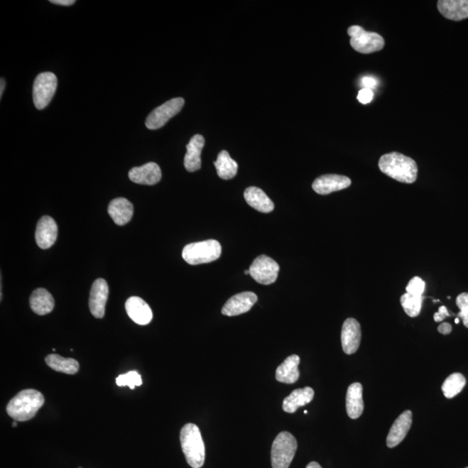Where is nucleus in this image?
Segmentation results:
<instances>
[{
    "label": "nucleus",
    "mask_w": 468,
    "mask_h": 468,
    "mask_svg": "<svg viewBox=\"0 0 468 468\" xmlns=\"http://www.w3.org/2000/svg\"><path fill=\"white\" fill-rule=\"evenodd\" d=\"M379 166L381 172L397 180V182L412 184L417 179L418 167L410 157L392 152L381 156Z\"/></svg>",
    "instance_id": "f257e3e1"
},
{
    "label": "nucleus",
    "mask_w": 468,
    "mask_h": 468,
    "mask_svg": "<svg viewBox=\"0 0 468 468\" xmlns=\"http://www.w3.org/2000/svg\"><path fill=\"white\" fill-rule=\"evenodd\" d=\"M45 404V397L35 389H25L16 395L8 403V415L17 422H26L33 419Z\"/></svg>",
    "instance_id": "f03ea898"
},
{
    "label": "nucleus",
    "mask_w": 468,
    "mask_h": 468,
    "mask_svg": "<svg viewBox=\"0 0 468 468\" xmlns=\"http://www.w3.org/2000/svg\"><path fill=\"white\" fill-rule=\"evenodd\" d=\"M180 440L188 465L192 468L202 467L205 462L206 450L200 428L192 423L185 425Z\"/></svg>",
    "instance_id": "7ed1b4c3"
},
{
    "label": "nucleus",
    "mask_w": 468,
    "mask_h": 468,
    "mask_svg": "<svg viewBox=\"0 0 468 468\" xmlns=\"http://www.w3.org/2000/svg\"><path fill=\"white\" fill-rule=\"evenodd\" d=\"M222 255V246L215 239L188 244L183 251L185 261L192 266L217 261Z\"/></svg>",
    "instance_id": "20e7f679"
},
{
    "label": "nucleus",
    "mask_w": 468,
    "mask_h": 468,
    "mask_svg": "<svg viewBox=\"0 0 468 468\" xmlns=\"http://www.w3.org/2000/svg\"><path fill=\"white\" fill-rule=\"evenodd\" d=\"M298 450L296 438L289 432H281L271 447V459L273 468H289Z\"/></svg>",
    "instance_id": "39448f33"
},
{
    "label": "nucleus",
    "mask_w": 468,
    "mask_h": 468,
    "mask_svg": "<svg viewBox=\"0 0 468 468\" xmlns=\"http://www.w3.org/2000/svg\"><path fill=\"white\" fill-rule=\"evenodd\" d=\"M351 37V45L357 53L371 54L383 50L385 41L380 34L365 31L359 26H352L348 29Z\"/></svg>",
    "instance_id": "423d86ee"
},
{
    "label": "nucleus",
    "mask_w": 468,
    "mask_h": 468,
    "mask_svg": "<svg viewBox=\"0 0 468 468\" xmlns=\"http://www.w3.org/2000/svg\"><path fill=\"white\" fill-rule=\"evenodd\" d=\"M58 88V77L53 72L38 74L33 84V103L38 109H44L53 100Z\"/></svg>",
    "instance_id": "0eeeda50"
},
{
    "label": "nucleus",
    "mask_w": 468,
    "mask_h": 468,
    "mask_svg": "<svg viewBox=\"0 0 468 468\" xmlns=\"http://www.w3.org/2000/svg\"><path fill=\"white\" fill-rule=\"evenodd\" d=\"M184 104L183 98L177 97L156 108L147 117L145 123L146 127L152 131L163 127L172 117L183 109Z\"/></svg>",
    "instance_id": "6e6552de"
},
{
    "label": "nucleus",
    "mask_w": 468,
    "mask_h": 468,
    "mask_svg": "<svg viewBox=\"0 0 468 468\" xmlns=\"http://www.w3.org/2000/svg\"><path fill=\"white\" fill-rule=\"evenodd\" d=\"M250 275L255 281L261 285L273 284L279 273L278 263L274 259L261 255L254 259L250 268Z\"/></svg>",
    "instance_id": "1a4fd4ad"
},
{
    "label": "nucleus",
    "mask_w": 468,
    "mask_h": 468,
    "mask_svg": "<svg viewBox=\"0 0 468 468\" xmlns=\"http://www.w3.org/2000/svg\"><path fill=\"white\" fill-rule=\"evenodd\" d=\"M109 298L108 283L104 278H98L93 283L90 290L89 306L90 312L97 318H103L105 315L106 303Z\"/></svg>",
    "instance_id": "9d476101"
},
{
    "label": "nucleus",
    "mask_w": 468,
    "mask_h": 468,
    "mask_svg": "<svg viewBox=\"0 0 468 468\" xmlns=\"http://www.w3.org/2000/svg\"><path fill=\"white\" fill-rule=\"evenodd\" d=\"M361 325L355 318H347L342 327L341 342L344 353L352 355L359 349L361 344Z\"/></svg>",
    "instance_id": "9b49d317"
},
{
    "label": "nucleus",
    "mask_w": 468,
    "mask_h": 468,
    "mask_svg": "<svg viewBox=\"0 0 468 468\" xmlns=\"http://www.w3.org/2000/svg\"><path fill=\"white\" fill-rule=\"evenodd\" d=\"M257 301V295L254 293L245 292L236 294L223 306L222 313L227 317H234L249 312Z\"/></svg>",
    "instance_id": "f8f14e48"
},
{
    "label": "nucleus",
    "mask_w": 468,
    "mask_h": 468,
    "mask_svg": "<svg viewBox=\"0 0 468 468\" xmlns=\"http://www.w3.org/2000/svg\"><path fill=\"white\" fill-rule=\"evenodd\" d=\"M351 185L352 180L347 176L325 175L314 180L312 188L318 195H327L333 192L345 190Z\"/></svg>",
    "instance_id": "ddd939ff"
},
{
    "label": "nucleus",
    "mask_w": 468,
    "mask_h": 468,
    "mask_svg": "<svg viewBox=\"0 0 468 468\" xmlns=\"http://www.w3.org/2000/svg\"><path fill=\"white\" fill-rule=\"evenodd\" d=\"M58 228L56 222L50 216H43L37 225L36 242L41 249H49L57 241Z\"/></svg>",
    "instance_id": "4468645a"
},
{
    "label": "nucleus",
    "mask_w": 468,
    "mask_h": 468,
    "mask_svg": "<svg viewBox=\"0 0 468 468\" xmlns=\"http://www.w3.org/2000/svg\"><path fill=\"white\" fill-rule=\"evenodd\" d=\"M413 415L410 410H406L401 414L393 423L387 436V446L395 447L406 437L412 426Z\"/></svg>",
    "instance_id": "2eb2a0df"
},
{
    "label": "nucleus",
    "mask_w": 468,
    "mask_h": 468,
    "mask_svg": "<svg viewBox=\"0 0 468 468\" xmlns=\"http://www.w3.org/2000/svg\"><path fill=\"white\" fill-rule=\"evenodd\" d=\"M129 178L136 184L153 186L161 179L160 168L156 163H148L143 166L133 168L129 172Z\"/></svg>",
    "instance_id": "dca6fc26"
},
{
    "label": "nucleus",
    "mask_w": 468,
    "mask_h": 468,
    "mask_svg": "<svg viewBox=\"0 0 468 468\" xmlns=\"http://www.w3.org/2000/svg\"><path fill=\"white\" fill-rule=\"evenodd\" d=\"M128 316L139 325H147L152 321L153 312L149 305L139 297L129 298L125 304Z\"/></svg>",
    "instance_id": "f3484780"
},
{
    "label": "nucleus",
    "mask_w": 468,
    "mask_h": 468,
    "mask_svg": "<svg viewBox=\"0 0 468 468\" xmlns=\"http://www.w3.org/2000/svg\"><path fill=\"white\" fill-rule=\"evenodd\" d=\"M205 146V139L202 135H195L192 137L187 145V153L185 155L184 166L188 172H195L202 168V149Z\"/></svg>",
    "instance_id": "a211bd4d"
},
{
    "label": "nucleus",
    "mask_w": 468,
    "mask_h": 468,
    "mask_svg": "<svg viewBox=\"0 0 468 468\" xmlns=\"http://www.w3.org/2000/svg\"><path fill=\"white\" fill-rule=\"evenodd\" d=\"M438 10L447 19L461 21L468 18V0H440Z\"/></svg>",
    "instance_id": "6ab92c4d"
},
{
    "label": "nucleus",
    "mask_w": 468,
    "mask_h": 468,
    "mask_svg": "<svg viewBox=\"0 0 468 468\" xmlns=\"http://www.w3.org/2000/svg\"><path fill=\"white\" fill-rule=\"evenodd\" d=\"M108 212L116 225L124 226L131 222L133 217L134 207L127 199L116 198L109 203Z\"/></svg>",
    "instance_id": "aec40b11"
},
{
    "label": "nucleus",
    "mask_w": 468,
    "mask_h": 468,
    "mask_svg": "<svg viewBox=\"0 0 468 468\" xmlns=\"http://www.w3.org/2000/svg\"><path fill=\"white\" fill-rule=\"evenodd\" d=\"M364 408L363 386L359 383L349 385L346 395V410L349 418H359L363 414Z\"/></svg>",
    "instance_id": "412c9836"
},
{
    "label": "nucleus",
    "mask_w": 468,
    "mask_h": 468,
    "mask_svg": "<svg viewBox=\"0 0 468 468\" xmlns=\"http://www.w3.org/2000/svg\"><path fill=\"white\" fill-rule=\"evenodd\" d=\"M313 398L314 391L312 388L295 389L283 402V410L289 414H293L300 407H304L312 402Z\"/></svg>",
    "instance_id": "4be33fe9"
},
{
    "label": "nucleus",
    "mask_w": 468,
    "mask_h": 468,
    "mask_svg": "<svg viewBox=\"0 0 468 468\" xmlns=\"http://www.w3.org/2000/svg\"><path fill=\"white\" fill-rule=\"evenodd\" d=\"M244 197L249 205L263 214H268L274 209V203L266 192L256 187L246 188Z\"/></svg>",
    "instance_id": "5701e85b"
},
{
    "label": "nucleus",
    "mask_w": 468,
    "mask_h": 468,
    "mask_svg": "<svg viewBox=\"0 0 468 468\" xmlns=\"http://www.w3.org/2000/svg\"><path fill=\"white\" fill-rule=\"evenodd\" d=\"M300 364V357L293 355L287 357L284 363L279 365L276 371V379L279 383L293 384L300 379L298 365Z\"/></svg>",
    "instance_id": "b1692460"
},
{
    "label": "nucleus",
    "mask_w": 468,
    "mask_h": 468,
    "mask_svg": "<svg viewBox=\"0 0 468 468\" xmlns=\"http://www.w3.org/2000/svg\"><path fill=\"white\" fill-rule=\"evenodd\" d=\"M54 305L55 302L53 295L44 288L36 289L31 295V308L39 316H44V315L52 312Z\"/></svg>",
    "instance_id": "393cba45"
},
{
    "label": "nucleus",
    "mask_w": 468,
    "mask_h": 468,
    "mask_svg": "<svg viewBox=\"0 0 468 468\" xmlns=\"http://www.w3.org/2000/svg\"><path fill=\"white\" fill-rule=\"evenodd\" d=\"M45 363L50 369L58 372L67 374V375H75L80 371V364L73 359H65L57 354H50L47 356Z\"/></svg>",
    "instance_id": "a878e982"
},
{
    "label": "nucleus",
    "mask_w": 468,
    "mask_h": 468,
    "mask_svg": "<svg viewBox=\"0 0 468 468\" xmlns=\"http://www.w3.org/2000/svg\"><path fill=\"white\" fill-rule=\"evenodd\" d=\"M214 166L219 178L223 180L233 179L237 175L238 164L226 151L219 153L217 160L214 161Z\"/></svg>",
    "instance_id": "bb28decb"
},
{
    "label": "nucleus",
    "mask_w": 468,
    "mask_h": 468,
    "mask_svg": "<svg viewBox=\"0 0 468 468\" xmlns=\"http://www.w3.org/2000/svg\"><path fill=\"white\" fill-rule=\"evenodd\" d=\"M467 381L465 376L461 373H454L452 374L447 379L444 381L442 384V391L444 396L448 399L454 398L455 396H457L462 391L464 387H465Z\"/></svg>",
    "instance_id": "cd10ccee"
},
{
    "label": "nucleus",
    "mask_w": 468,
    "mask_h": 468,
    "mask_svg": "<svg viewBox=\"0 0 468 468\" xmlns=\"http://www.w3.org/2000/svg\"><path fill=\"white\" fill-rule=\"evenodd\" d=\"M423 297L414 296V295L405 293L401 297V305H402L405 313L410 317H418L422 310Z\"/></svg>",
    "instance_id": "c85d7f7f"
},
{
    "label": "nucleus",
    "mask_w": 468,
    "mask_h": 468,
    "mask_svg": "<svg viewBox=\"0 0 468 468\" xmlns=\"http://www.w3.org/2000/svg\"><path fill=\"white\" fill-rule=\"evenodd\" d=\"M116 383L119 387L129 386L131 389H135L143 384V379L138 372L129 371L118 376Z\"/></svg>",
    "instance_id": "c756f323"
},
{
    "label": "nucleus",
    "mask_w": 468,
    "mask_h": 468,
    "mask_svg": "<svg viewBox=\"0 0 468 468\" xmlns=\"http://www.w3.org/2000/svg\"><path fill=\"white\" fill-rule=\"evenodd\" d=\"M456 305L461 310L457 314V317L462 318L463 325L468 328V293L459 294L456 298Z\"/></svg>",
    "instance_id": "7c9ffc66"
},
{
    "label": "nucleus",
    "mask_w": 468,
    "mask_h": 468,
    "mask_svg": "<svg viewBox=\"0 0 468 468\" xmlns=\"http://www.w3.org/2000/svg\"><path fill=\"white\" fill-rule=\"evenodd\" d=\"M425 282L420 277H414L411 279L406 287L407 293L414 296H423L425 290Z\"/></svg>",
    "instance_id": "2f4dec72"
},
{
    "label": "nucleus",
    "mask_w": 468,
    "mask_h": 468,
    "mask_svg": "<svg viewBox=\"0 0 468 468\" xmlns=\"http://www.w3.org/2000/svg\"><path fill=\"white\" fill-rule=\"evenodd\" d=\"M374 98V92L371 89H361L357 96V99L361 104H367L371 103Z\"/></svg>",
    "instance_id": "473e14b6"
},
{
    "label": "nucleus",
    "mask_w": 468,
    "mask_h": 468,
    "mask_svg": "<svg viewBox=\"0 0 468 468\" xmlns=\"http://www.w3.org/2000/svg\"><path fill=\"white\" fill-rule=\"evenodd\" d=\"M451 314L448 312V310L446 306H440L439 308L438 312L435 313L434 320L435 322H442L444 320H446L447 317H450Z\"/></svg>",
    "instance_id": "72a5a7b5"
},
{
    "label": "nucleus",
    "mask_w": 468,
    "mask_h": 468,
    "mask_svg": "<svg viewBox=\"0 0 468 468\" xmlns=\"http://www.w3.org/2000/svg\"><path fill=\"white\" fill-rule=\"evenodd\" d=\"M361 85L364 86L365 89H372L376 87L377 82L373 77H364L361 80Z\"/></svg>",
    "instance_id": "f704fd0d"
},
{
    "label": "nucleus",
    "mask_w": 468,
    "mask_h": 468,
    "mask_svg": "<svg viewBox=\"0 0 468 468\" xmlns=\"http://www.w3.org/2000/svg\"><path fill=\"white\" fill-rule=\"evenodd\" d=\"M438 332L443 334V335H448L452 332V325L448 322H443V324L439 325Z\"/></svg>",
    "instance_id": "c9c22d12"
},
{
    "label": "nucleus",
    "mask_w": 468,
    "mask_h": 468,
    "mask_svg": "<svg viewBox=\"0 0 468 468\" xmlns=\"http://www.w3.org/2000/svg\"><path fill=\"white\" fill-rule=\"evenodd\" d=\"M50 3L55 4V5L69 6L74 5L76 1L75 0H50Z\"/></svg>",
    "instance_id": "e433bc0d"
},
{
    "label": "nucleus",
    "mask_w": 468,
    "mask_h": 468,
    "mask_svg": "<svg viewBox=\"0 0 468 468\" xmlns=\"http://www.w3.org/2000/svg\"><path fill=\"white\" fill-rule=\"evenodd\" d=\"M306 468H322V467L317 462H310L308 464Z\"/></svg>",
    "instance_id": "4c0bfd02"
},
{
    "label": "nucleus",
    "mask_w": 468,
    "mask_h": 468,
    "mask_svg": "<svg viewBox=\"0 0 468 468\" xmlns=\"http://www.w3.org/2000/svg\"><path fill=\"white\" fill-rule=\"evenodd\" d=\"M5 87H6V81L5 80H4V78H1V88H0L1 89H0V97L1 98L3 96L4 90H5Z\"/></svg>",
    "instance_id": "58836bf2"
},
{
    "label": "nucleus",
    "mask_w": 468,
    "mask_h": 468,
    "mask_svg": "<svg viewBox=\"0 0 468 468\" xmlns=\"http://www.w3.org/2000/svg\"><path fill=\"white\" fill-rule=\"evenodd\" d=\"M18 423L17 420H15V422L13 423V428L18 426V423Z\"/></svg>",
    "instance_id": "ea45409f"
},
{
    "label": "nucleus",
    "mask_w": 468,
    "mask_h": 468,
    "mask_svg": "<svg viewBox=\"0 0 468 468\" xmlns=\"http://www.w3.org/2000/svg\"><path fill=\"white\" fill-rule=\"evenodd\" d=\"M245 274L246 275H250V271L249 270H246L245 271Z\"/></svg>",
    "instance_id": "a19ab883"
},
{
    "label": "nucleus",
    "mask_w": 468,
    "mask_h": 468,
    "mask_svg": "<svg viewBox=\"0 0 468 468\" xmlns=\"http://www.w3.org/2000/svg\"><path fill=\"white\" fill-rule=\"evenodd\" d=\"M459 318L457 317L455 320V324H459Z\"/></svg>",
    "instance_id": "79ce46f5"
},
{
    "label": "nucleus",
    "mask_w": 468,
    "mask_h": 468,
    "mask_svg": "<svg viewBox=\"0 0 468 468\" xmlns=\"http://www.w3.org/2000/svg\"><path fill=\"white\" fill-rule=\"evenodd\" d=\"M466 468H468V467H466Z\"/></svg>",
    "instance_id": "37998d69"
}]
</instances>
